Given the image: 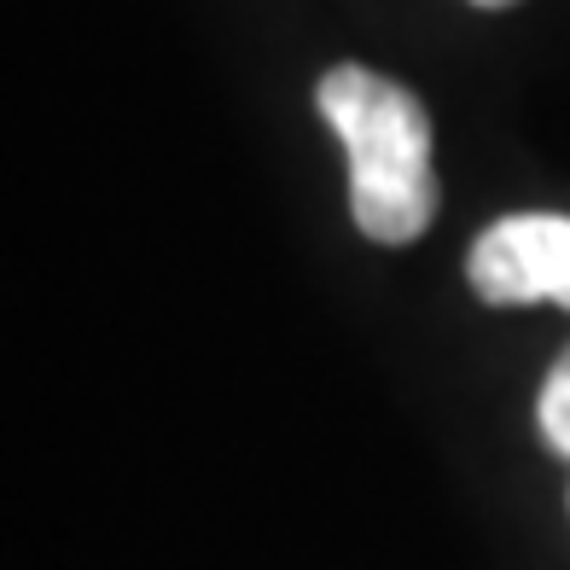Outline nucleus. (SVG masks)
<instances>
[{
	"mask_svg": "<svg viewBox=\"0 0 570 570\" xmlns=\"http://www.w3.org/2000/svg\"><path fill=\"white\" fill-rule=\"evenodd\" d=\"M535 425H541V436H548V449H553L559 460H570V350L553 361L548 384H541Z\"/></svg>",
	"mask_w": 570,
	"mask_h": 570,
	"instance_id": "nucleus-3",
	"label": "nucleus"
},
{
	"mask_svg": "<svg viewBox=\"0 0 570 570\" xmlns=\"http://www.w3.org/2000/svg\"><path fill=\"white\" fill-rule=\"evenodd\" d=\"M465 279L495 308H518V303L570 308V216L524 210V216L489 222L472 256H465Z\"/></svg>",
	"mask_w": 570,
	"mask_h": 570,
	"instance_id": "nucleus-2",
	"label": "nucleus"
},
{
	"mask_svg": "<svg viewBox=\"0 0 570 570\" xmlns=\"http://www.w3.org/2000/svg\"><path fill=\"white\" fill-rule=\"evenodd\" d=\"M472 7H512V0H472Z\"/></svg>",
	"mask_w": 570,
	"mask_h": 570,
	"instance_id": "nucleus-4",
	"label": "nucleus"
},
{
	"mask_svg": "<svg viewBox=\"0 0 570 570\" xmlns=\"http://www.w3.org/2000/svg\"><path fill=\"white\" fill-rule=\"evenodd\" d=\"M315 106L350 151V210L361 233L379 245L420 239L436 216L425 106L367 65H332L315 88Z\"/></svg>",
	"mask_w": 570,
	"mask_h": 570,
	"instance_id": "nucleus-1",
	"label": "nucleus"
}]
</instances>
